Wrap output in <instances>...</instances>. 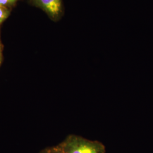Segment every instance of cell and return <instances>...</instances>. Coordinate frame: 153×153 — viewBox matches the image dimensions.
Listing matches in <instances>:
<instances>
[{"mask_svg":"<svg viewBox=\"0 0 153 153\" xmlns=\"http://www.w3.org/2000/svg\"><path fill=\"white\" fill-rule=\"evenodd\" d=\"M59 145L65 153H106L102 142L75 134L68 136Z\"/></svg>","mask_w":153,"mask_h":153,"instance_id":"cell-1","label":"cell"},{"mask_svg":"<svg viewBox=\"0 0 153 153\" xmlns=\"http://www.w3.org/2000/svg\"><path fill=\"white\" fill-rule=\"evenodd\" d=\"M33 5L42 9L49 19L58 22L65 13L63 0H30Z\"/></svg>","mask_w":153,"mask_h":153,"instance_id":"cell-2","label":"cell"},{"mask_svg":"<svg viewBox=\"0 0 153 153\" xmlns=\"http://www.w3.org/2000/svg\"><path fill=\"white\" fill-rule=\"evenodd\" d=\"M40 153H65L59 146V145L54 146L48 147L42 150Z\"/></svg>","mask_w":153,"mask_h":153,"instance_id":"cell-3","label":"cell"},{"mask_svg":"<svg viewBox=\"0 0 153 153\" xmlns=\"http://www.w3.org/2000/svg\"><path fill=\"white\" fill-rule=\"evenodd\" d=\"M10 11L8 7L0 6V25L8 17Z\"/></svg>","mask_w":153,"mask_h":153,"instance_id":"cell-4","label":"cell"},{"mask_svg":"<svg viewBox=\"0 0 153 153\" xmlns=\"http://www.w3.org/2000/svg\"><path fill=\"white\" fill-rule=\"evenodd\" d=\"M18 0H0V6L8 7L14 5Z\"/></svg>","mask_w":153,"mask_h":153,"instance_id":"cell-5","label":"cell"},{"mask_svg":"<svg viewBox=\"0 0 153 153\" xmlns=\"http://www.w3.org/2000/svg\"><path fill=\"white\" fill-rule=\"evenodd\" d=\"M1 60H2V45L0 41V64L1 62Z\"/></svg>","mask_w":153,"mask_h":153,"instance_id":"cell-6","label":"cell"}]
</instances>
